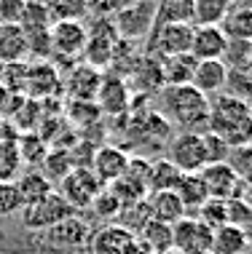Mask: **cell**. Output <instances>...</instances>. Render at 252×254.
<instances>
[{"instance_id": "6da1fadb", "label": "cell", "mask_w": 252, "mask_h": 254, "mask_svg": "<svg viewBox=\"0 0 252 254\" xmlns=\"http://www.w3.org/2000/svg\"><path fill=\"white\" fill-rule=\"evenodd\" d=\"M156 107L159 118H164L169 126L190 134H204L209 115V99L193 86H161L156 91Z\"/></svg>"}, {"instance_id": "7a4b0ae2", "label": "cell", "mask_w": 252, "mask_h": 254, "mask_svg": "<svg viewBox=\"0 0 252 254\" xmlns=\"http://www.w3.org/2000/svg\"><path fill=\"white\" fill-rule=\"evenodd\" d=\"M207 134L217 136L228 150L252 145V121L247 113V102L231 97V94H217L209 99V115H207Z\"/></svg>"}, {"instance_id": "3957f363", "label": "cell", "mask_w": 252, "mask_h": 254, "mask_svg": "<svg viewBox=\"0 0 252 254\" xmlns=\"http://www.w3.org/2000/svg\"><path fill=\"white\" fill-rule=\"evenodd\" d=\"M102 188H105V185L97 180V174L88 166H76L59 180L57 193L70 203L73 211H78V209H88V206L94 203V198L102 193Z\"/></svg>"}, {"instance_id": "277c9868", "label": "cell", "mask_w": 252, "mask_h": 254, "mask_svg": "<svg viewBox=\"0 0 252 254\" xmlns=\"http://www.w3.org/2000/svg\"><path fill=\"white\" fill-rule=\"evenodd\" d=\"M156 24V5L153 3H121V8L113 13V27L121 40L148 38Z\"/></svg>"}, {"instance_id": "5b68a950", "label": "cell", "mask_w": 252, "mask_h": 254, "mask_svg": "<svg viewBox=\"0 0 252 254\" xmlns=\"http://www.w3.org/2000/svg\"><path fill=\"white\" fill-rule=\"evenodd\" d=\"M193 40V24H159L148 35V57L169 59L177 54H190Z\"/></svg>"}, {"instance_id": "8992f818", "label": "cell", "mask_w": 252, "mask_h": 254, "mask_svg": "<svg viewBox=\"0 0 252 254\" xmlns=\"http://www.w3.org/2000/svg\"><path fill=\"white\" fill-rule=\"evenodd\" d=\"M167 161L182 174H199L207 166V147H204V134H190L180 131L169 142V155Z\"/></svg>"}, {"instance_id": "52a82bcc", "label": "cell", "mask_w": 252, "mask_h": 254, "mask_svg": "<svg viewBox=\"0 0 252 254\" xmlns=\"http://www.w3.org/2000/svg\"><path fill=\"white\" fill-rule=\"evenodd\" d=\"M73 214H76V211L70 209V203L54 190V193H49L43 198V201L24 206L22 209V222H24V228H30V230H43L46 233L57 222H62V219L73 217Z\"/></svg>"}, {"instance_id": "ba28073f", "label": "cell", "mask_w": 252, "mask_h": 254, "mask_svg": "<svg viewBox=\"0 0 252 254\" xmlns=\"http://www.w3.org/2000/svg\"><path fill=\"white\" fill-rule=\"evenodd\" d=\"M118 32L113 27V19H97V27L94 32H88L86 38V49H84V59L88 67L94 70H102L113 62L115 46H118Z\"/></svg>"}, {"instance_id": "9c48e42d", "label": "cell", "mask_w": 252, "mask_h": 254, "mask_svg": "<svg viewBox=\"0 0 252 254\" xmlns=\"http://www.w3.org/2000/svg\"><path fill=\"white\" fill-rule=\"evenodd\" d=\"M86 27L81 22H54L49 27V46L54 51V57L76 62L78 57H84L86 49Z\"/></svg>"}, {"instance_id": "30bf717a", "label": "cell", "mask_w": 252, "mask_h": 254, "mask_svg": "<svg viewBox=\"0 0 252 254\" xmlns=\"http://www.w3.org/2000/svg\"><path fill=\"white\" fill-rule=\"evenodd\" d=\"M172 246L185 254H209L212 230L199 217H182L172 225Z\"/></svg>"}, {"instance_id": "8fae6325", "label": "cell", "mask_w": 252, "mask_h": 254, "mask_svg": "<svg viewBox=\"0 0 252 254\" xmlns=\"http://www.w3.org/2000/svg\"><path fill=\"white\" fill-rule=\"evenodd\" d=\"M207 198H217V201H231V198H242L247 188L236 180V174L228 169V163H209L199 171Z\"/></svg>"}, {"instance_id": "7c38bea8", "label": "cell", "mask_w": 252, "mask_h": 254, "mask_svg": "<svg viewBox=\"0 0 252 254\" xmlns=\"http://www.w3.org/2000/svg\"><path fill=\"white\" fill-rule=\"evenodd\" d=\"M132 236L134 233L126 225L107 222L99 230H91V236L86 241V252L88 254H124L126 244L132 241Z\"/></svg>"}, {"instance_id": "4fadbf2b", "label": "cell", "mask_w": 252, "mask_h": 254, "mask_svg": "<svg viewBox=\"0 0 252 254\" xmlns=\"http://www.w3.org/2000/svg\"><path fill=\"white\" fill-rule=\"evenodd\" d=\"M129 158L124 150H118V147H99L97 153H94L91 158V169L94 174H97V180L102 185H110L115 180H121V177L126 174V169H129Z\"/></svg>"}, {"instance_id": "5bb4252c", "label": "cell", "mask_w": 252, "mask_h": 254, "mask_svg": "<svg viewBox=\"0 0 252 254\" xmlns=\"http://www.w3.org/2000/svg\"><path fill=\"white\" fill-rule=\"evenodd\" d=\"M46 236H49V241L54 246H62V249H78V246H86L88 236H91V228H88V222L84 217L73 214V217L62 219V222H57L54 228H49Z\"/></svg>"}, {"instance_id": "9a60e30c", "label": "cell", "mask_w": 252, "mask_h": 254, "mask_svg": "<svg viewBox=\"0 0 252 254\" xmlns=\"http://www.w3.org/2000/svg\"><path fill=\"white\" fill-rule=\"evenodd\" d=\"M226 75H228V67L223 64L220 59H207V62H199V64H196L190 86H193L196 91H201L207 99H212L217 94L226 91Z\"/></svg>"}, {"instance_id": "2e32d148", "label": "cell", "mask_w": 252, "mask_h": 254, "mask_svg": "<svg viewBox=\"0 0 252 254\" xmlns=\"http://www.w3.org/2000/svg\"><path fill=\"white\" fill-rule=\"evenodd\" d=\"M226 51V35L220 27H193V40H190V57L196 62L220 59Z\"/></svg>"}, {"instance_id": "e0dca14e", "label": "cell", "mask_w": 252, "mask_h": 254, "mask_svg": "<svg viewBox=\"0 0 252 254\" xmlns=\"http://www.w3.org/2000/svg\"><path fill=\"white\" fill-rule=\"evenodd\" d=\"M145 203H148V214L156 222H167V225H174L177 219H182L188 214L182 201L177 198L174 190H164V193H148L145 195Z\"/></svg>"}, {"instance_id": "ac0fdd59", "label": "cell", "mask_w": 252, "mask_h": 254, "mask_svg": "<svg viewBox=\"0 0 252 254\" xmlns=\"http://www.w3.org/2000/svg\"><path fill=\"white\" fill-rule=\"evenodd\" d=\"M99 86H102L99 70H94V67H88V64L73 67V75L67 78V91L76 97V102H94Z\"/></svg>"}, {"instance_id": "d6986e66", "label": "cell", "mask_w": 252, "mask_h": 254, "mask_svg": "<svg viewBox=\"0 0 252 254\" xmlns=\"http://www.w3.org/2000/svg\"><path fill=\"white\" fill-rule=\"evenodd\" d=\"M30 54L27 32L19 24H0V62H22Z\"/></svg>"}, {"instance_id": "ffe728a7", "label": "cell", "mask_w": 252, "mask_h": 254, "mask_svg": "<svg viewBox=\"0 0 252 254\" xmlns=\"http://www.w3.org/2000/svg\"><path fill=\"white\" fill-rule=\"evenodd\" d=\"M161 80L164 86H188L193 80V72H196V62L190 54H177V57H169V59H161Z\"/></svg>"}, {"instance_id": "44dd1931", "label": "cell", "mask_w": 252, "mask_h": 254, "mask_svg": "<svg viewBox=\"0 0 252 254\" xmlns=\"http://www.w3.org/2000/svg\"><path fill=\"white\" fill-rule=\"evenodd\" d=\"M250 246L247 230L236 228V225H223V228L212 230V246L209 254H244Z\"/></svg>"}, {"instance_id": "7402d4cb", "label": "cell", "mask_w": 252, "mask_h": 254, "mask_svg": "<svg viewBox=\"0 0 252 254\" xmlns=\"http://www.w3.org/2000/svg\"><path fill=\"white\" fill-rule=\"evenodd\" d=\"M220 30L228 40H252V8L247 5H231L220 22Z\"/></svg>"}, {"instance_id": "603a6c76", "label": "cell", "mask_w": 252, "mask_h": 254, "mask_svg": "<svg viewBox=\"0 0 252 254\" xmlns=\"http://www.w3.org/2000/svg\"><path fill=\"white\" fill-rule=\"evenodd\" d=\"M16 182V188H19V195H22V201L24 206H30V203H38V201H43L49 193H54V185L51 180L43 174V171H38V169H30V171H24L19 180H13Z\"/></svg>"}, {"instance_id": "cb8c5ba5", "label": "cell", "mask_w": 252, "mask_h": 254, "mask_svg": "<svg viewBox=\"0 0 252 254\" xmlns=\"http://www.w3.org/2000/svg\"><path fill=\"white\" fill-rule=\"evenodd\" d=\"M156 24H193V0H156Z\"/></svg>"}, {"instance_id": "d4e9b609", "label": "cell", "mask_w": 252, "mask_h": 254, "mask_svg": "<svg viewBox=\"0 0 252 254\" xmlns=\"http://www.w3.org/2000/svg\"><path fill=\"white\" fill-rule=\"evenodd\" d=\"M182 171L174 169L167 158H159V161H151L148 166V193H164V190H174L177 182H180Z\"/></svg>"}, {"instance_id": "484cf974", "label": "cell", "mask_w": 252, "mask_h": 254, "mask_svg": "<svg viewBox=\"0 0 252 254\" xmlns=\"http://www.w3.org/2000/svg\"><path fill=\"white\" fill-rule=\"evenodd\" d=\"M226 94H231V97H236L242 102L252 99V59L228 70V75H226Z\"/></svg>"}, {"instance_id": "4316f807", "label": "cell", "mask_w": 252, "mask_h": 254, "mask_svg": "<svg viewBox=\"0 0 252 254\" xmlns=\"http://www.w3.org/2000/svg\"><path fill=\"white\" fill-rule=\"evenodd\" d=\"M174 193L182 201V206H185V211L199 209V206L207 201V190H204V182H201L199 174H182L180 182H177V188H174Z\"/></svg>"}, {"instance_id": "83f0119b", "label": "cell", "mask_w": 252, "mask_h": 254, "mask_svg": "<svg viewBox=\"0 0 252 254\" xmlns=\"http://www.w3.org/2000/svg\"><path fill=\"white\" fill-rule=\"evenodd\" d=\"M49 19L54 22H81L88 13V0H49Z\"/></svg>"}, {"instance_id": "f1b7e54d", "label": "cell", "mask_w": 252, "mask_h": 254, "mask_svg": "<svg viewBox=\"0 0 252 254\" xmlns=\"http://www.w3.org/2000/svg\"><path fill=\"white\" fill-rule=\"evenodd\" d=\"M226 11L223 0H193V27H220Z\"/></svg>"}, {"instance_id": "f546056e", "label": "cell", "mask_w": 252, "mask_h": 254, "mask_svg": "<svg viewBox=\"0 0 252 254\" xmlns=\"http://www.w3.org/2000/svg\"><path fill=\"white\" fill-rule=\"evenodd\" d=\"M142 241L151 246L153 254H161L167 249H172V225L167 222H156V219H148L142 225Z\"/></svg>"}, {"instance_id": "4dcf8cb0", "label": "cell", "mask_w": 252, "mask_h": 254, "mask_svg": "<svg viewBox=\"0 0 252 254\" xmlns=\"http://www.w3.org/2000/svg\"><path fill=\"white\" fill-rule=\"evenodd\" d=\"M228 169L236 174L244 188L252 185V145H242V147H234L228 150V158H226Z\"/></svg>"}, {"instance_id": "1f68e13d", "label": "cell", "mask_w": 252, "mask_h": 254, "mask_svg": "<svg viewBox=\"0 0 252 254\" xmlns=\"http://www.w3.org/2000/svg\"><path fill=\"white\" fill-rule=\"evenodd\" d=\"M19 171H22V155L16 142L0 139V182H13Z\"/></svg>"}, {"instance_id": "d6a6232c", "label": "cell", "mask_w": 252, "mask_h": 254, "mask_svg": "<svg viewBox=\"0 0 252 254\" xmlns=\"http://www.w3.org/2000/svg\"><path fill=\"white\" fill-rule=\"evenodd\" d=\"M199 219L209 230H217L228 225V201H217V198H207L199 206Z\"/></svg>"}, {"instance_id": "836d02e7", "label": "cell", "mask_w": 252, "mask_h": 254, "mask_svg": "<svg viewBox=\"0 0 252 254\" xmlns=\"http://www.w3.org/2000/svg\"><path fill=\"white\" fill-rule=\"evenodd\" d=\"M16 147H19V155H22V163H30V166H40L46 153H49L46 150V139L38 134H27L24 139L16 142Z\"/></svg>"}, {"instance_id": "e575fe53", "label": "cell", "mask_w": 252, "mask_h": 254, "mask_svg": "<svg viewBox=\"0 0 252 254\" xmlns=\"http://www.w3.org/2000/svg\"><path fill=\"white\" fill-rule=\"evenodd\" d=\"M107 97L110 94V99H99V110L105 107V110H110V113H115V110H121L126 105V86L121 83V80H115V78H107V80H102V86H99V91H97V97Z\"/></svg>"}, {"instance_id": "d590c367", "label": "cell", "mask_w": 252, "mask_h": 254, "mask_svg": "<svg viewBox=\"0 0 252 254\" xmlns=\"http://www.w3.org/2000/svg\"><path fill=\"white\" fill-rule=\"evenodd\" d=\"M252 59V40H228L226 38V51H223L220 62L228 67H236V64H244V62Z\"/></svg>"}, {"instance_id": "8d00e7d4", "label": "cell", "mask_w": 252, "mask_h": 254, "mask_svg": "<svg viewBox=\"0 0 252 254\" xmlns=\"http://www.w3.org/2000/svg\"><path fill=\"white\" fill-rule=\"evenodd\" d=\"M43 169H46V177H57V180H62L70 169H76V163H73V158H70L67 150H54V153H46Z\"/></svg>"}, {"instance_id": "74e56055", "label": "cell", "mask_w": 252, "mask_h": 254, "mask_svg": "<svg viewBox=\"0 0 252 254\" xmlns=\"http://www.w3.org/2000/svg\"><path fill=\"white\" fill-rule=\"evenodd\" d=\"M24 209V201L19 195L16 182H0V217H11Z\"/></svg>"}, {"instance_id": "f35d334b", "label": "cell", "mask_w": 252, "mask_h": 254, "mask_svg": "<svg viewBox=\"0 0 252 254\" xmlns=\"http://www.w3.org/2000/svg\"><path fill=\"white\" fill-rule=\"evenodd\" d=\"M252 222V203L247 198H231L228 201V225H236V228L244 230V225Z\"/></svg>"}, {"instance_id": "ab89813d", "label": "cell", "mask_w": 252, "mask_h": 254, "mask_svg": "<svg viewBox=\"0 0 252 254\" xmlns=\"http://www.w3.org/2000/svg\"><path fill=\"white\" fill-rule=\"evenodd\" d=\"M91 206L97 209V214H99L102 219H107V222H110V219H115V217L121 214V211H124V206L118 203V198H115L107 188H102V193L94 198Z\"/></svg>"}, {"instance_id": "60d3db41", "label": "cell", "mask_w": 252, "mask_h": 254, "mask_svg": "<svg viewBox=\"0 0 252 254\" xmlns=\"http://www.w3.org/2000/svg\"><path fill=\"white\" fill-rule=\"evenodd\" d=\"M27 0H0V24H19L22 27Z\"/></svg>"}, {"instance_id": "b9f144b4", "label": "cell", "mask_w": 252, "mask_h": 254, "mask_svg": "<svg viewBox=\"0 0 252 254\" xmlns=\"http://www.w3.org/2000/svg\"><path fill=\"white\" fill-rule=\"evenodd\" d=\"M204 147H207V166H209V163H226L228 147L223 145L217 136H212V134L204 131Z\"/></svg>"}, {"instance_id": "7bdbcfd3", "label": "cell", "mask_w": 252, "mask_h": 254, "mask_svg": "<svg viewBox=\"0 0 252 254\" xmlns=\"http://www.w3.org/2000/svg\"><path fill=\"white\" fill-rule=\"evenodd\" d=\"M97 11L99 19H110L121 8V0H88V11Z\"/></svg>"}, {"instance_id": "ee69618b", "label": "cell", "mask_w": 252, "mask_h": 254, "mask_svg": "<svg viewBox=\"0 0 252 254\" xmlns=\"http://www.w3.org/2000/svg\"><path fill=\"white\" fill-rule=\"evenodd\" d=\"M124 254H153V252H151V246L142 241L140 236H132V241L126 244V252Z\"/></svg>"}, {"instance_id": "f6af8a7d", "label": "cell", "mask_w": 252, "mask_h": 254, "mask_svg": "<svg viewBox=\"0 0 252 254\" xmlns=\"http://www.w3.org/2000/svg\"><path fill=\"white\" fill-rule=\"evenodd\" d=\"M161 254H185V252H180V249H174V246H172V249H167V252H161Z\"/></svg>"}, {"instance_id": "bcb514c9", "label": "cell", "mask_w": 252, "mask_h": 254, "mask_svg": "<svg viewBox=\"0 0 252 254\" xmlns=\"http://www.w3.org/2000/svg\"><path fill=\"white\" fill-rule=\"evenodd\" d=\"M223 3H226V5H228V8H231V5H239V3H242V0H223Z\"/></svg>"}, {"instance_id": "7dc6e473", "label": "cell", "mask_w": 252, "mask_h": 254, "mask_svg": "<svg viewBox=\"0 0 252 254\" xmlns=\"http://www.w3.org/2000/svg\"><path fill=\"white\" fill-rule=\"evenodd\" d=\"M126 3H156V0H126Z\"/></svg>"}, {"instance_id": "c3c4849f", "label": "cell", "mask_w": 252, "mask_h": 254, "mask_svg": "<svg viewBox=\"0 0 252 254\" xmlns=\"http://www.w3.org/2000/svg\"><path fill=\"white\" fill-rule=\"evenodd\" d=\"M247 113H250V121H252V99L247 102Z\"/></svg>"}, {"instance_id": "681fc988", "label": "cell", "mask_w": 252, "mask_h": 254, "mask_svg": "<svg viewBox=\"0 0 252 254\" xmlns=\"http://www.w3.org/2000/svg\"><path fill=\"white\" fill-rule=\"evenodd\" d=\"M242 5H247V8H252V0H242Z\"/></svg>"}, {"instance_id": "f907efd6", "label": "cell", "mask_w": 252, "mask_h": 254, "mask_svg": "<svg viewBox=\"0 0 252 254\" xmlns=\"http://www.w3.org/2000/svg\"><path fill=\"white\" fill-rule=\"evenodd\" d=\"M250 203H252V185H250Z\"/></svg>"}]
</instances>
